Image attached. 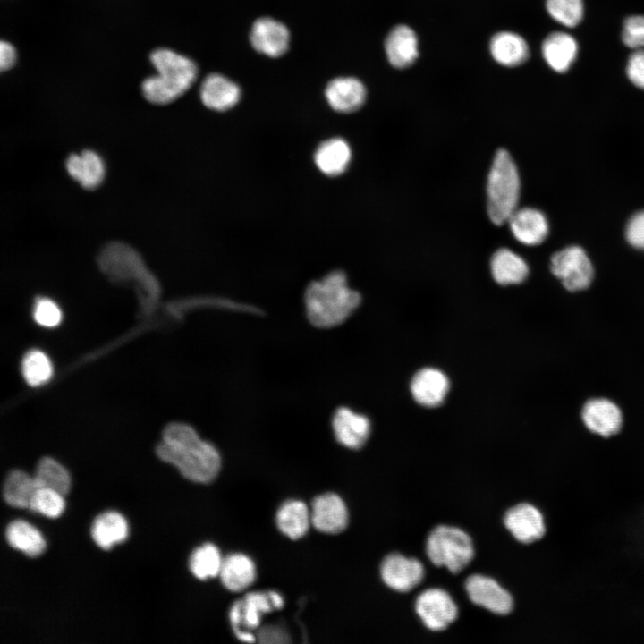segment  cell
Segmentation results:
<instances>
[{
    "instance_id": "obj_1",
    "label": "cell",
    "mask_w": 644,
    "mask_h": 644,
    "mask_svg": "<svg viewBox=\"0 0 644 644\" xmlns=\"http://www.w3.org/2000/svg\"><path fill=\"white\" fill-rule=\"evenodd\" d=\"M157 456L174 465L183 477L199 483L215 479L221 468L216 447L203 439L185 423H170L163 431V440L156 448Z\"/></svg>"
},
{
    "instance_id": "obj_2",
    "label": "cell",
    "mask_w": 644,
    "mask_h": 644,
    "mask_svg": "<svg viewBox=\"0 0 644 644\" xmlns=\"http://www.w3.org/2000/svg\"><path fill=\"white\" fill-rule=\"evenodd\" d=\"M303 303L307 319L313 326L330 329L345 322L356 311L361 296L349 286L343 271L335 270L309 284Z\"/></svg>"
},
{
    "instance_id": "obj_3",
    "label": "cell",
    "mask_w": 644,
    "mask_h": 644,
    "mask_svg": "<svg viewBox=\"0 0 644 644\" xmlns=\"http://www.w3.org/2000/svg\"><path fill=\"white\" fill-rule=\"evenodd\" d=\"M150 60L157 74L142 83L147 100L157 105L170 103L184 94L197 78L198 69L190 58L169 49H157Z\"/></svg>"
},
{
    "instance_id": "obj_4",
    "label": "cell",
    "mask_w": 644,
    "mask_h": 644,
    "mask_svg": "<svg viewBox=\"0 0 644 644\" xmlns=\"http://www.w3.org/2000/svg\"><path fill=\"white\" fill-rule=\"evenodd\" d=\"M520 188L519 173L511 155L504 148L498 149L487 183V213L492 223L502 225L508 221L517 209Z\"/></svg>"
},
{
    "instance_id": "obj_5",
    "label": "cell",
    "mask_w": 644,
    "mask_h": 644,
    "mask_svg": "<svg viewBox=\"0 0 644 644\" xmlns=\"http://www.w3.org/2000/svg\"><path fill=\"white\" fill-rule=\"evenodd\" d=\"M426 553L433 564L457 573L473 559L474 547L462 530L446 525L435 528L426 542Z\"/></svg>"
},
{
    "instance_id": "obj_6",
    "label": "cell",
    "mask_w": 644,
    "mask_h": 644,
    "mask_svg": "<svg viewBox=\"0 0 644 644\" xmlns=\"http://www.w3.org/2000/svg\"><path fill=\"white\" fill-rule=\"evenodd\" d=\"M551 271L571 292L581 291L589 286L593 279V267L578 246L565 248L551 258Z\"/></svg>"
},
{
    "instance_id": "obj_7",
    "label": "cell",
    "mask_w": 644,
    "mask_h": 644,
    "mask_svg": "<svg viewBox=\"0 0 644 644\" xmlns=\"http://www.w3.org/2000/svg\"><path fill=\"white\" fill-rule=\"evenodd\" d=\"M416 612L431 631H443L455 621L458 608L451 596L441 589H428L417 597Z\"/></svg>"
},
{
    "instance_id": "obj_8",
    "label": "cell",
    "mask_w": 644,
    "mask_h": 644,
    "mask_svg": "<svg viewBox=\"0 0 644 644\" xmlns=\"http://www.w3.org/2000/svg\"><path fill=\"white\" fill-rule=\"evenodd\" d=\"M330 422L335 440L349 449L362 447L371 432L369 419L346 406L336 408Z\"/></svg>"
},
{
    "instance_id": "obj_9",
    "label": "cell",
    "mask_w": 644,
    "mask_h": 644,
    "mask_svg": "<svg viewBox=\"0 0 644 644\" xmlns=\"http://www.w3.org/2000/svg\"><path fill=\"white\" fill-rule=\"evenodd\" d=\"M465 589L472 603L494 614L504 615L513 610V600L510 593L487 576H470L466 580Z\"/></svg>"
},
{
    "instance_id": "obj_10",
    "label": "cell",
    "mask_w": 644,
    "mask_h": 644,
    "mask_svg": "<svg viewBox=\"0 0 644 644\" xmlns=\"http://www.w3.org/2000/svg\"><path fill=\"white\" fill-rule=\"evenodd\" d=\"M106 251L101 260L103 269L113 278L135 277L143 284L153 298L158 294V287L154 278L145 270L135 253L122 248H112Z\"/></svg>"
},
{
    "instance_id": "obj_11",
    "label": "cell",
    "mask_w": 644,
    "mask_h": 644,
    "mask_svg": "<svg viewBox=\"0 0 644 644\" xmlns=\"http://www.w3.org/2000/svg\"><path fill=\"white\" fill-rule=\"evenodd\" d=\"M423 564L416 558L400 554L387 555L381 564L383 581L392 589L407 592L417 587L424 577Z\"/></svg>"
},
{
    "instance_id": "obj_12",
    "label": "cell",
    "mask_w": 644,
    "mask_h": 644,
    "mask_svg": "<svg viewBox=\"0 0 644 644\" xmlns=\"http://www.w3.org/2000/svg\"><path fill=\"white\" fill-rule=\"evenodd\" d=\"M310 519L318 530L336 534L343 531L348 524L347 507L338 495L326 493L313 500Z\"/></svg>"
},
{
    "instance_id": "obj_13",
    "label": "cell",
    "mask_w": 644,
    "mask_h": 644,
    "mask_svg": "<svg viewBox=\"0 0 644 644\" xmlns=\"http://www.w3.org/2000/svg\"><path fill=\"white\" fill-rule=\"evenodd\" d=\"M581 419L589 430L602 436L616 434L623 423L619 407L606 398H594L586 402L582 407Z\"/></svg>"
},
{
    "instance_id": "obj_14",
    "label": "cell",
    "mask_w": 644,
    "mask_h": 644,
    "mask_svg": "<svg viewBox=\"0 0 644 644\" xmlns=\"http://www.w3.org/2000/svg\"><path fill=\"white\" fill-rule=\"evenodd\" d=\"M250 42L258 53L269 57H279L288 49L290 33L282 22L264 17L254 22L250 31Z\"/></svg>"
},
{
    "instance_id": "obj_15",
    "label": "cell",
    "mask_w": 644,
    "mask_h": 644,
    "mask_svg": "<svg viewBox=\"0 0 644 644\" xmlns=\"http://www.w3.org/2000/svg\"><path fill=\"white\" fill-rule=\"evenodd\" d=\"M450 387L448 377L435 368H424L411 381V393L420 405L432 408L443 403Z\"/></svg>"
},
{
    "instance_id": "obj_16",
    "label": "cell",
    "mask_w": 644,
    "mask_h": 644,
    "mask_svg": "<svg viewBox=\"0 0 644 644\" xmlns=\"http://www.w3.org/2000/svg\"><path fill=\"white\" fill-rule=\"evenodd\" d=\"M504 522L512 535L522 543L534 542L545 533L541 513L530 504H520L509 509Z\"/></svg>"
},
{
    "instance_id": "obj_17",
    "label": "cell",
    "mask_w": 644,
    "mask_h": 644,
    "mask_svg": "<svg viewBox=\"0 0 644 644\" xmlns=\"http://www.w3.org/2000/svg\"><path fill=\"white\" fill-rule=\"evenodd\" d=\"M507 222L514 238L526 245L541 243L548 233L547 220L545 215L536 208H517Z\"/></svg>"
},
{
    "instance_id": "obj_18",
    "label": "cell",
    "mask_w": 644,
    "mask_h": 644,
    "mask_svg": "<svg viewBox=\"0 0 644 644\" xmlns=\"http://www.w3.org/2000/svg\"><path fill=\"white\" fill-rule=\"evenodd\" d=\"M325 96L334 110L340 113H352L364 104L366 89L356 78L339 77L327 84Z\"/></svg>"
},
{
    "instance_id": "obj_19",
    "label": "cell",
    "mask_w": 644,
    "mask_h": 644,
    "mask_svg": "<svg viewBox=\"0 0 644 644\" xmlns=\"http://www.w3.org/2000/svg\"><path fill=\"white\" fill-rule=\"evenodd\" d=\"M69 175L85 189L98 187L106 176V165L99 154L83 150L72 154L65 162Z\"/></svg>"
},
{
    "instance_id": "obj_20",
    "label": "cell",
    "mask_w": 644,
    "mask_h": 644,
    "mask_svg": "<svg viewBox=\"0 0 644 644\" xmlns=\"http://www.w3.org/2000/svg\"><path fill=\"white\" fill-rule=\"evenodd\" d=\"M203 104L215 111L233 107L241 98L240 87L227 77L212 73L205 78L200 88Z\"/></svg>"
},
{
    "instance_id": "obj_21",
    "label": "cell",
    "mask_w": 644,
    "mask_h": 644,
    "mask_svg": "<svg viewBox=\"0 0 644 644\" xmlns=\"http://www.w3.org/2000/svg\"><path fill=\"white\" fill-rule=\"evenodd\" d=\"M389 63L395 68H406L418 57V38L415 32L406 25L394 27L385 43Z\"/></svg>"
},
{
    "instance_id": "obj_22",
    "label": "cell",
    "mask_w": 644,
    "mask_h": 644,
    "mask_svg": "<svg viewBox=\"0 0 644 644\" xmlns=\"http://www.w3.org/2000/svg\"><path fill=\"white\" fill-rule=\"evenodd\" d=\"M351 157L352 150L348 142L342 138H332L318 147L314 160L323 174L336 176L346 170Z\"/></svg>"
},
{
    "instance_id": "obj_23",
    "label": "cell",
    "mask_w": 644,
    "mask_h": 644,
    "mask_svg": "<svg viewBox=\"0 0 644 644\" xmlns=\"http://www.w3.org/2000/svg\"><path fill=\"white\" fill-rule=\"evenodd\" d=\"M490 269L494 280L501 285L521 284L529 274L525 260L507 248H501L493 254Z\"/></svg>"
},
{
    "instance_id": "obj_24",
    "label": "cell",
    "mask_w": 644,
    "mask_h": 644,
    "mask_svg": "<svg viewBox=\"0 0 644 644\" xmlns=\"http://www.w3.org/2000/svg\"><path fill=\"white\" fill-rule=\"evenodd\" d=\"M219 576L223 585L231 591H242L256 579V567L247 555L235 553L224 558Z\"/></svg>"
},
{
    "instance_id": "obj_25",
    "label": "cell",
    "mask_w": 644,
    "mask_h": 644,
    "mask_svg": "<svg viewBox=\"0 0 644 644\" xmlns=\"http://www.w3.org/2000/svg\"><path fill=\"white\" fill-rule=\"evenodd\" d=\"M578 46L575 39L564 32L548 35L542 45L543 57L555 72H564L576 58Z\"/></svg>"
},
{
    "instance_id": "obj_26",
    "label": "cell",
    "mask_w": 644,
    "mask_h": 644,
    "mask_svg": "<svg viewBox=\"0 0 644 644\" xmlns=\"http://www.w3.org/2000/svg\"><path fill=\"white\" fill-rule=\"evenodd\" d=\"M489 48L492 57L504 66L520 65L529 57L527 42L520 35L510 31L494 35Z\"/></svg>"
},
{
    "instance_id": "obj_27",
    "label": "cell",
    "mask_w": 644,
    "mask_h": 644,
    "mask_svg": "<svg viewBox=\"0 0 644 644\" xmlns=\"http://www.w3.org/2000/svg\"><path fill=\"white\" fill-rule=\"evenodd\" d=\"M310 523V511L302 501H287L277 511L276 524L278 529L292 539L303 537L307 533Z\"/></svg>"
},
{
    "instance_id": "obj_28",
    "label": "cell",
    "mask_w": 644,
    "mask_h": 644,
    "mask_svg": "<svg viewBox=\"0 0 644 644\" xmlns=\"http://www.w3.org/2000/svg\"><path fill=\"white\" fill-rule=\"evenodd\" d=\"M127 535V522L123 516L116 512L100 513L92 523V538L103 549H109L114 543L123 542Z\"/></svg>"
},
{
    "instance_id": "obj_29",
    "label": "cell",
    "mask_w": 644,
    "mask_h": 644,
    "mask_svg": "<svg viewBox=\"0 0 644 644\" xmlns=\"http://www.w3.org/2000/svg\"><path fill=\"white\" fill-rule=\"evenodd\" d=\"M5 538L11 547L35 557L45 549V540L39 531L21 520L11 521L5 530Z\"/></svg>"
},
{
    "instance_id": "obj_30",
    "label": "cell",
    "mask_w": 644,
    "mask_h": 644,
    "mask_svg": "<svg viewBox=\"0 0 644 644\" xmlns=\"http://www.w3.org/2000/svg\"><path fill=\"white\" fill-rule=\"evenodd\" d=\"M34 479L22 470H11L3 485V497L13 507L29 508L37 490Z\"/></svg>"
},
{
    "instance_id": "obj_31",
    "label": "cell",
    "mask_w": 644,
    "mask_h": 644,
    "mask_svg": "<svg viewBox=\"0 0 644 644\" xmlns=\"http://www.w3.org/2000/svg\"><path fill=\"white\" fill-rule=\"evenodd\" d=\"M34 481L37 488H48L65 496L71 486L68 471L50 457L41 458L36 466Z\"/></svg>"
},
{
    "instance_id": "obj_32",
    "label": "cell",
    "mask_w": 644,
    "mask_h": 644,
    "mask_svg": "<svg viewBox=\"0 0 644 644\" xmlns=\"http://www.w3.org/2000/svg\"><path fill=\"white\" fill-rule=\"evenodd\" d=\"M223 560L219 549L211 543H206L192 552L189 565L196 578L207 580L219 575Z\"/></svg>"
},
{
    "instance_id": "obj_33",
    "label": "cell",
    "mask_w": 644,
    "mask_h": 644,
    "mask_svg": "<svg viewBox=\"0 0 644 644\" xmlns=\"http://www.w3.org/2000/svg\"><path fill=\"white\" fill-rule=\"evenodd\" d=\"M273 609L275 607L270 592L249 593L242 601L241 624L247 629H255L259 625L261 615Z\"/></svg>"
},
{
    "instance_id": "obj_34",
    "label": "cell",
    "mask_w": 644,
    "mask_h": 644,
    "mask_svg": "<svg viewBox=\"0 0 644 644\" xmlns=\"http://www.w3.org/2000/svg\"><path fill=\"white\" fill-rule=\"evenodd\" d=\"M22 374L30 386H39L49 379L52 367L46 354L38 350L26 353L22 360Z\"/></svg>"
},
{
    "instance_id": "obj_35",
    "label": "cell",
    "mask_w": 644,
    "mask_h": 644,
    "mask_svg": "<svg viewBox=\"0 0 644 644\" xmlns=\"http://www.w3.org/2000/svg\"><path fill=\"white\" fill-rule=\"evenodd\" d=\"M546 6L554 20L567 27L578 25L583 16L581 0H547Z\"/></svg>"
},
{
    "instance_id": "obj_36",
    "label": "cell",
    "mask_w": 644,
    "mask_h": 644,
    "mask_svg": "<svg viewBox=\"0 0 644 644\" xmlns=\"http://www.w3.org/2000/svg\"><path fill=\"white\" fill-rule=\"evenodd\" d=\"M64 508V496L48 488H38L29 509L50 518L59 516Z\"/></svg>"
},
{
    "instance_id": "obj_37",
    "label": "cell",
    "mask_w": 644,
    "mask_h": 644,
    "mask_svg": "<svg viewBox=\"0 0 644 644\" xmlns=\"http://www.w3.org/2000/svg\"><path fill=\"white\" fill-rule=\"evenodd\" d=\"M623 43L634 49L644 47V16L637 15L627 18L623 30Z\"/></svg>"
},
{
    "instance_id": "obj_38",
    "label": "cell",
    "mask_w": 644,
    "mask_h": 644,
    "mask_svg": "<svg viewBox=\"0 0 644 644\" xmlns=\"http://www.w3.org/2000/svg\"><path fill=\"white\" fill-rule=\"evenodd\" d=\"M61 311L58 306L47 298H39L36 301L34 318L41 326H55L61 320Z\"/></svg>"
},
{
    "instance_id": "obj_39",
    "label": "cell",
    "mask_w": 644,
    "mask_h": 644,
    "mask_svg": "<svg viewBox=\"0 0 644 644\" xmlns=\"http://www.w3.org/2000/svg\"><path fill=\"white\" fill-rule=\"evenodd\" d=\"M627 75L630 80L637 87L644 89V50L635 51L629 58L627 64Z\"/></svg>"
},
{
    "instance_id": "obj_40",
    "label": "cell",
    "mask_w": 644,
    "mask_h": 644,
    "mask_svg": "<svg viewBox=\"0 0 644 644\" xmlns=\"http://www.w3.org/2000/svg\"><path fill=\"white\" fill-rule=\"evenodd\" d=\"M626 238L635 248L644 249V211L635 214L626 227Z\"/></svg>"
},
{
    "instance_id": "obj_41",
    "label": "cell",
    "mask_w": 644,
    "mask_h": 644,
    "mask_svg": "<svg viewBox=\"0 0 644 644\" xmlns=\"http://www.w3.org/2000/svg\"><path fill=\"white\" fill-rule=\"evenodd\" d=\"M261 642L265 643H284L288 642V635L280 627L267 626L258 633Z\"/></svg>"
},
{
    "instance_id": "obj_42",
    "label": "cell",
    "mask_w": 644,
    "mask_h": 644,
    "mask_svg": "<svg viewBox=\"0 0 644 644\" xmlns=\"http://www.w3.org/2000/svg\"><path fill=\"white\" fill-rule=\"evenodd\" d=\"M16 58L14 47L8 42L2 41L0 44V67L2 71L10 69Z\"/></svg>"
},
{
    "instance_id": "obj_43",
    "label": "cell",
    "mask_w": 644,
    "mask_h": 644,
    "mask_svg": "<svg viewBox=\"0 0 644 644\" xmlns=\"http://www.w3.org/2000/svg\"><path fill=\"white\" fill-rule=\"evenodd\" d=\"M270 594L275 609H280L284 606L283 597L278 593L274 591H270Z\"/></svg>"
}]
</instances>
